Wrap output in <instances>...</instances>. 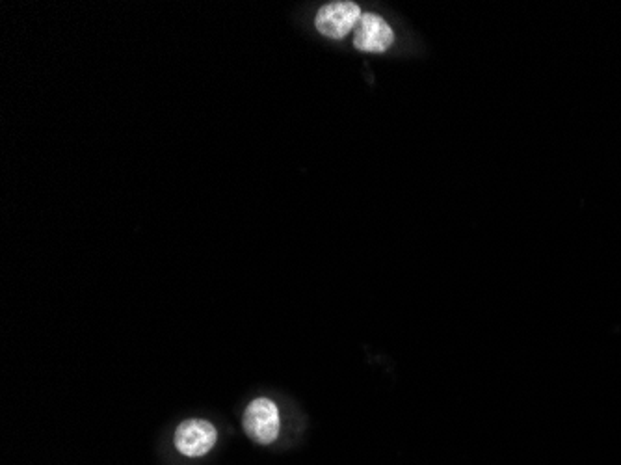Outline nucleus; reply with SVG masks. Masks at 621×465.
I'll use <instances>...</instances> for the list:
<instances>
[{"instance_id": "nucleus-3", "label": "nucleus", "mask_w": 621, "mask_h": 465, "mask_svg": "<svg viewBox=\"0 0 621 465\" xmlns=\"http://www.w3.org/2000/svg\"><path fill=\"white\" fill-rule=\"evenodd\" d=\"M216 439H218L216 428L209 421H201V419L185 421L175 430L177 451L190 458L205 456L214 447Z\"/></svg>"}, {"instance_id": "nucleus-4", "label": "nucleus", "mask_w": 621, "mask_h": 465, "mask_svg": "<svg viewBox=\"0 0 621 465\" xmlns=\"http://www.w3.org/2000/svg\"><path fill=\"white\" fill-rule=\"evenodd\" d=\"M395 40V34L380 15L363 14L357 23L354 45L363 53H385Z\"/></svg>"}, {"instance_id": "nucleus-1", "label": "nucleus", "mask_w": 621, "mask_h": 465, "mask_svg": "<svg viewBox=\"0 0 621 465\" xmlns=\"http://www.w3.org/2000/svg\"><path fill=\"white\" fill-rule=\"evenodd\" d=\"M244 432L259 445H270L279 434L278 406L270 399H255L244 412Z\"/></svg>"}, {"instance_id": "nucleus-2", "label": "nucleus", "mask_w": 621, "mask_h": 465, "mask_svg": "<svg viewBox=\"0 0 621 465\" xmlns=\"http://www.w3.org/2000/svg\"><path fill=\"white\" fill-rule=\"evenodd\" d=\"M361 8L356 2H330L318 10L317 30L331 40H343L361 19Z\"/></svg>"}]
</instances>
